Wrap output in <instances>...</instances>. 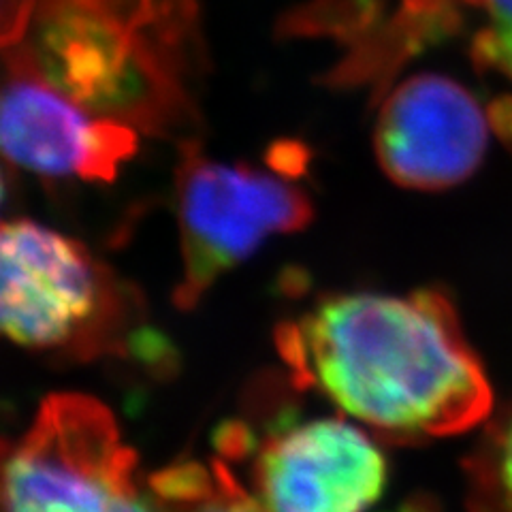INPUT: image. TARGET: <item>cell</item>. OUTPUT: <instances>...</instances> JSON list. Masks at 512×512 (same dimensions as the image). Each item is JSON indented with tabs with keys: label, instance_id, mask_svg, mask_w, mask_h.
I'll use <instances>...</instances> for the list:
<instances>
[{
	"label": "cell",
	"instance_id": "5b68a950",
	"mask_svg": "<svg viewBox=\"0 0 512 512\" xmlns=\"http://www.w3.org/2000/svg\"><path fill=\"white\" fill-rule=\"evenodd\" d=\"M5 512H160L111 412L92 397H47L11 448Z\"/></svg>",
	"mask_w": 512,
	"mask_h": 512
},
{
	"label": "cell",
	"instance_id": "8fae6325",
	"mask_svg": "<svg viewBox=\"0 0 512 512\" xmlns=\"http://www.w3.org/2000/svg\"><path fill=\"white\" fill-rule=\"evenodd\" d=\"M483 18L472 37V58L480 71L500 77L510 92L491 107L493 128L502 137H512V0H459Z\"/></svg>",
	"mask_w": 512,
	"mask_h": 512
},
{
	"label": "cell",
	"instance_id": "8992f818",
	"mask_svg": "<svg viewBox=\"0 0 512 512\" xmlns=\"http://www.w3.org/2000/svg\"><path fill=\"white\" fill-rule=\"evenodd\" d=\"M491 126V111L466 86L440 73H416L378 109L376 160L402 188H453L483 163Z\"/></svg>",
	"mask_w": 512,
	"mask_h": 512
},
{
	"label": "cell",
	"instance_id": "7a4b0ae2",
	"mask_svg": "<svg viewBox=\"0 0 512 512\" xmlns=\"http://www.w3.org/2000/svg\"><path fill=\"white\" fill-rule=\"evenodd\" d=\"M3 47L94 116L173 137L195 124V0H3Z\"/></svg>",
	"mask_w": 512,
	"mask_h": 512
},
{
	"label": "cell",
	"instance_id": "9c48e42d",
	"mask_svg": "<svg viewBox=\"0 0 512 512\" xmlns=\"http://www.w3.org/2000/svg\"><path fill=\"white\" fill-rule=\"evenodd\" d=\"M148 485L160 512H267L222 461L175 463Z\"/></svg>",
	"mask_w": 512,
	"mask_h": 512
},
{
	"label": "cell",
	"instance_id": "30bf717a",
	"mask_svg": "<svg viewBox=\"0 0 512 512\" xmlns=\"http://www.w3.org/2000/svg\"><path fill=\"white\" fill-rule=\"evenodd\" d=\"M466 476L470 512H512V402L487 425Z\"/></svg>",
	"mask_w": 512,
	"mask_h": 512
},
{
	"label": "cell",
	"instance_id": "52a82bcc",
	"mask_svg": "<svg viewBox=\"0 0 512 512\" xmlns=\"http://www.w3.org/2000/svg\"><path fill=\"white\" fill-rule=\"evenodd\" d=\"M5 52L0 137L11 165L47 178L111 182L137 154V128L94 116L13 47Z\"/></svg>",
	"mask_w": 512,
	"mask_h": 512
},
{
	"label": "cell",
	"instance_id": "ba28073f",
	"mask_svg": "<svg viewBox=\"0 0 512 512\" xmlns=\"http://www.w3.org/2000/svg\"><path fill=\"white\" fill-rule=\"evenodd\" d=\"M384 480L382 453L340 419L286 427L254 459V495L267 512H365Z\"/></svg>",
	"mask_w": 512,
	"mask_h": 512
},
{
	"label": "cell",
	"instance_id": "277c9868",
	"mask_svg": "<svg viewBox=\"0 0 512 512\" xmlns=\"http://www.w3.org/2000/svg\"><path fill=\"white\" fill-rule=\"evenodd\" d=\"M178 152L175 214L182 278L173 301L190 310L222 274L250 259L269 237L306 229L314 205L293 180L291 167L220 163L192 137L178 143Z\"/></svg>",
	"mask_w": 512,
	"mask_h": 512
},
{
	"label": "cell",
	"instance_id": "6da1fadb",
	"mask_svg": "<svg viewBox=\"0 0 512 512\" xmlns=\"http://www.w3.org/2000/svg\"><path fill=\"white\" fill-rule=\"evenodd\" d=\"M297 387L399 440L461 434L491 412L487 374L438 291L318 299L276 331Z\"/></svg>",
	"mask_w": 512,
	"mask_h": 512
},
{
	"label": "cell",
	"instance_id": "3957f363",
	"mask_svg": "<svg viewBox=\"0 0 512 512\" xmlns=\"http://www.w3.org/2000/svg\"><path fill=\"white\" fill-rule=\"evenodd\" d=\"M0 320L18 346L90 361L126 355L146 329V306L82 242L18 218L0 233Z\"/></svg>",
	"mask_w": 512,
	"mask_h": 512
}]
</instances>
